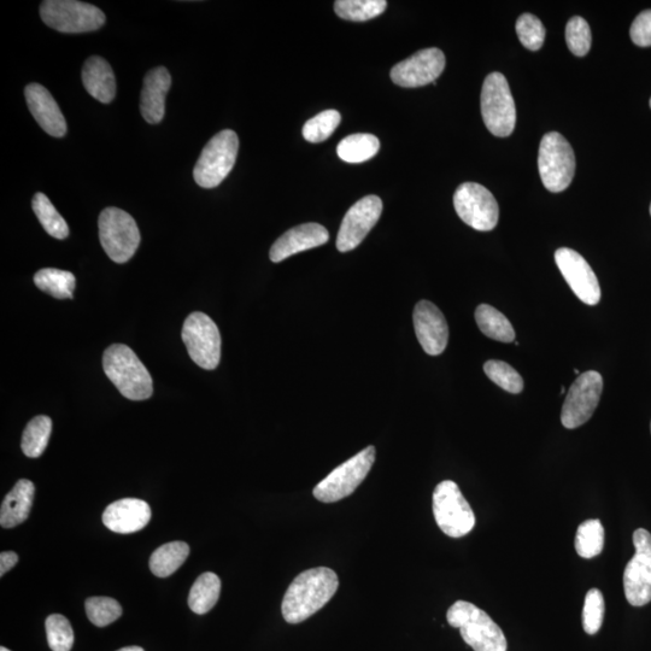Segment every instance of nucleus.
Returning a JSON list of instances; mask_svg holds the SVG:
<instances>
[{
    "mask_svg": "<svg viewBox=\"0 0 651 651\" xmlns=\"http://www.w3.org/2000/svg\"><path fill=\"white\" fill-rule=\"evenodd\" d=\"M633 43L641 48L651 46V10H645L633 21L630 31Z\"/></svg>",
    "mask_w": 651,
    "mask_h": 651,
    "instance_id": "obj_41",
    "label": "nucleus"
},
{
    "mask_svg": "<svg viewBox=\"0 0 651 651\" xmlns=\"http://www.w3.org/2000/svg\"><path fill=\"white\" fill-rule=\"evenodd\" d=\"M538 168L542 183L550 192L568 189L576 174V156L568 140L560 133L545 134L539 146Z\"/></svg>",
    "mask_w": 651,
    "mask_h": 651,
    "instance_id": "obj_5",
    "label": "nucleus"
},
{
    "mask_svg": "<svg viewBox=\"0 0 651 651\" xmlns=\"http://www.w3.org/2000/svg\"><path fill=\"white\" fill-rule=\"evenodd\" d=\"M604 611H606V604H604L602 592L591 589L585 596L583 609V627L588 635L594 636L601 630Z\"/></svg>",
    "mask_w": 651,
    "mask_h": 651,
    "instance_id": "obj_40",
    "label": "nucleus"
},
{
    "mask_svg": "<svg viewBox=\"0 0 651 651\" xmlns=\"http://www.w3.org/2000/svg\"><path fill=\"white\" fill-rule=\"evenodd\" d=\"M52 431V421L49 416L39 415L28 422L22 436V451L31 459L43 455L48 447Z\"/></svg>",
    "mask_w": 651,
    "mask_h": 651,
    "instance_id": "obj_29",
    "label": "nucleus"
},
{
    "mask_svg": "<svg viewBox=\"0 0 651 651\" xmlns=\"http://www.w3.org/2000/svg\"><path fill=\"white\" fill-rule=\"evenodd\" d=\"M480 105L485 126L494 136L506 138L514 132L516 108L503 74L491 73L486 76Z\"/></svg>",
    "mask_w": 651,
    "mask_h": 651,
    "instance_id": "obj_9",
    "label": "nucleus"
},
{
    "mask_svg": "<svg viewBox=\"0 0 651 651\" xmlns=\"http://www.w3.org/2000/svg\"><path fill=\"white\" fill-rule=\"evenodd\" d=\"M413 320L416 337L425 353L443 354L448 345L449 327L441 310L431 302L421 301L415 306Z\"/></svg>",
    "mask_w": 651,
    "mask_h": 651,
    "instance_id": "obj_18",
    "label": "nucleus"
},
{
    "mask_svg": "<svg viewBox=\"0 0 651 651\" xmlns=\"http://www.w3.org/2000/svg\"><path fill=\"white\" fill-rule=\"evenodd\" d=\"M566 40L573 55L584 57L591 49V29L583 17L574 16L567 23Z\"/></svg>",
    "mask_w": 651,
    "mask_h": 651,
    "instance_id": "obj_38",
    "label": "nucleus"
},
{
    "mask_svg": "<svg viewBox=\"0 0 651 651\" xmlns=\"http://www.w3.org/2000/svg\"><path fill=\"white\" fill-rule=\"evenodd\" d=\"M545 33L547 32H545L542 21L535 15H521L516 22V34H518L521 44L531 51L542 49Z\"/></svg>",
    "mask_w": 651,
    "mask_h": 651,
    "instance_id": "obj_39",
    "label": "nucleus"
},
{
    "mask_svg": "<svg viewBox=\"0 0 651 651\" xmlns=\"http://www.w3.org/2000/svg\"><path fill=\"white\" fill-rule=\"evenodd\" d=\"M35 488L31 480L21 479L14 489L5 496L2 509H0V525L4 529L25 523L31 513L34 501Z\"/></svg>",
    "mask_w": 651,
    "mask_h": 651,
    "instance_id": "obj_24",
    "label": "nucleus"
},
{
    "mask_svg": "<svg viewBox=\"0 0 651 651\" xmlns=\"http://www.w3.org/2000/svg\"><path fill=\"white\" fill-rule=\"evenodd\" d=\"M636 554L624 572L626 600L633 607H643L651 601V535L644 529L633 533Z\"/></svg>",
    "mask_w": 651,
    "mask_h": 651,
    "instance_id": "obj_14",
    "label": "nucleus"
},
{
    "mask_svg": "<svg viewBox=\"0 0 651 651\" xmlns=\"http://www.w3.org/2000/svg\"><path fill=\"white\" fill-rule=\"evenodd\" d=\"M650 108H651V99H650Z\"/></svg>",
    "mask_w": 651,
    "mask_h": 651,
    "instance_id": "obj_47",
    "label": "nucleus"
},
{
    "mask_svg": "<svg viewBox=\"0 0 651 651\" xmlns=\"http://www.w3.org/2000/svg\"><path fill=\"white\" fill-rule=\"evenodd\" d=\"M447 619L474 651H507V639L501 627L474 604L457 601L449 608Z\"/></svg>",
    "mask_w": 651,
    "mask_h": 651,
    "instance_id": "obj_3",
    "label": "nucleus"
},
{
    "mask_svg": "<svg viewBox=\"0 0 651 651\" xmlns=\"http://www.w3.org/2000/svg\"><path fill=\"white\" fill-rule=\"evenodd\" d=\"M221 580L214 573H203L192 585L189 595V607L198 615L207 614L219 601Z\"/></svg>",
    "mask_w": 651,
    "mask_h": 651,
    "instance_id": "obj_27",
    "label": "nucleus"
},
{
    "mask_svg": "<svg viewBox=\"0 0 651 651\" xmlns=\"http://www.w3.org/2000/svg\"><path fill=\"white\" fill-rule=\"evenodd\" d=\"M46 637L52 651H70L74 644V631L69 620L61 614L46 619Z\"/></svg>",
    "mask_w": 651,
    "mask_h": 651,
    "instance_id": "obj_36",
    "label": "nucleus"
},
{
    "mask_svg": "<svg viewBox=\"0 0 651 651\" xmlns=\"http://www.w3.org/2000/svg\"><path fill=\"white\" fill-rule=\"evenodd\" d=\"M190 555L189 544L172 542L156 549L150 557V570L156 577L167 578L184 565Z\"/></svg>",
    "mask_w": 651,
    "mask_h": 651,
    "instance_id": "obj_25",
    "label": "nucleus"
},
{
    "mask_svg": "<svg viewBox=\"0 0 651 651\" xmlns=\"http://www.w3.org/2000/svg\"><path fill=\"white\" fill-rule=\"evenodd\" d=\"M574 373H576L577 375H579L580 372L578 371V369H574Z\"/></svg>",
    "mask_w": 651,
    "mask_h": 651,
    "instance_id": "obj_46",
    "label": "nucleus"
},
{
    "mask_svg": "<svg viewBox=\"0 0 651 651\" xmlns=\"http://www.w3.org/2000/svg\"><path fill=\"white\" fill-rule=\"evenodd\" d=\"M383 213V201L378 196H367L356 202L345 214L337 237V249L348 252L359 246L377 225Z\"/></svg>",
    "mask_w": 651,
    "mask_h": 651,
    "instance_id": "obj_15",
    "label": "nucleus"
},
{
    "mask_svg": "<svg viewBox=\"0 0 651 651\" xmlns=\"http://www.w3.org/2000/svg\"><path fill=\"white\" fill-rule=\"evenodd\" d=\"M117 651H144V649L140 647H126Z\"/></svg>",
    "mask_w": 651,
    "mask_h": 651,
    "instance_id": "obj_43",
    "label": "nucleus"
},
{
    "mask_svg": "<svg viewBox=\"0 0 651 651\" xmlns=\"http://www.w3.org/2000/svg\"><path fill=\"white\" fill-rule=\"evenodd\" d=\"M17 562H19V555L14 551H3L2 555H0V576L3 577Z\"/></svg>",
    "mask_w": 651,
    "mask_h": 651,
    "instance_id": "obj_42",
    "label": "nucleus"
},
{
    "mask_svg": "<svg viewBox=\"0 0 651 651\" xmlns=\"http://www.w3.org/2000/svg\"><path fill=\"white\" fill-rule=\"evenodd\" d=\"M433 514L445 535L461 538L474 529L475 515L462 492L451 480H444L433 492Z\"/></svg>",
    "mask_w": 651,
    "mask_h": 651,
    "instance_id": "obj_8",
    "label": "nucleus"
},
{
    "mask_svg": "<svg viewBox=\"0 0 651 651\" xmlns=\"http://www.w3.org/2000/svg\"><path fill=\"white\" fill-rule=\"evenodd\" d=\"M650 428H651V426H650Z\"/></svg>",
    "mask_w": 651,
    "mask_h": 651,
    "instance_id": "obj_49",
    "label": "nucleus"
},
{
    "mask_svg": "<svg viewBox=\"0 0 651 651\" xmlns=\"http://www.w3.org/2000/svg\"><path fill=\"white\" fill-rule=\"evenodd\" d=\"M387 8L385 0H337L334 11L340 19L365 22L384 13Z\"/></svg>",
    "mask_w": 651,
    "mask_h": 651,
    "instance_id": "obj_32",
    "label": "nucleus"
},
{
    "mask_svg": "<svg viewBox=\"0 0 651 651\" xmlns=\"http://www.w3.org/2000/svg\"><path fill=\"white\" fill-rule=\"evenodd\" d=\"M330 239V233L319 224H304L291 228L281 236L269 251V258L274 263L286 260L299 252L318 248Z\"/></svg>",
    "mask_w": 651,
    "mask_h": 651,
    "instance_id": "obj_19",
    "label": "nucleus"
},
{
    "mask_svg": "<svg viewBox=\"0 0 651 651\" xmlns=\"http://www.w3.org/2000/svg\"><path fill=\"white\" fill-rule=\"evenodd\" d=\"M151 508L138 498H123L104 510L103 523L110 531L128 535L143 530L150 523Z\"/></svg>",
    "mask_w": 651,
    "mask_h": 651,
    "instance_id": "obj_21",
    "label": "nucleus"
},
{
    "mask_svg": "<svg viewBox=\"0 0 651 651\" xmlns=\"http://www.w3.org/2000/svg\"><path fill=\"white\" fill-rule=\"evenodd\" d=\"M103 368L122 396L131 401L149 400L154 392L148 368L125 344H114L105 350Z\"/></svg>",
    "mask_w": 651,
    "mask_h": 651,
    "instance_id": "obj_2",
    "label": "nucleus"
},
{
    "mask_svg": "<svg viewBox=\"0 0 651 651\" xmlns=\"http://www.w3.org/2000/svg\"><path fill=\"white\" fill-rule=\"evenodd\" d=\"M34 284L54 298H73L75 277L73 273L61 269L45 268L34 275Z\"/></svg>",
    "mask_w": 651,
    "mask_h": 651,
    "instance_id": "obj_30",
    "label": "nucleus"
},
{
    "mask_svg": "<svg viewBox=\"0 0 651 651\" xmlns=\"http://www.w3.org/2000/svg\"><path fill=\"white\" fill-rule=\"evenodd\" d=\"M380 149L379 139L373 134L357 133L346 137L338 144L340 160L348 163H362L371 160Z\"/></svg>",
    "mask_w": 651,
    "mask_h": 651,
    "instance_id": "obj_28",
    "label": "nucleus"
},
{
    "mask_svg": "<svg viewBox=\"0 0 651 651\" xmlns=\"http://www.w3.org/2000/svg\"><path fill=\"white\" fill-rule=\"evenodd\" d=\"M338 586L337 573L331 568H312L299 574L284 596L281 606L284 619L289 624L303 623L330 602Z\"/></svg>",
    "mask_w": 651,
    "mask_h": 651,
    "instance_id": "obj_1",
    "label": "nucleus"
},
{
    "mask_svg": "<svg viewBox=\"0 0 651 651\" xmlns=\"http://www.w3.org/2000/svg\"><path fill=\"white\" fill-rule=\"evenodd\" d=\"M170 86H172V76L167 68L157 67L145 75L140 111L150 125H157L163 120Z\"/></svg>",
    "mask_w": 651,
    "mask_h": 651,
    "instance_id": "obj_22",
    "label": "nucleus"
},
{
    "mask_svg": "<svg viewBox=\"0 0 651 651\" xmlns=\"http://www.w3.org/2000/svg\"><path fill=\"white\" fill-rule=\"evenodd\" d=\"M32 207L41 226L51 237L66 239L69 236V227L66 220L58 213L48 196L41 192L35 193Z\"/></svg>",
    "mask_w": 651,
    "mask_h": 651,
    "instance_id": "obj_31",
    "label": "nucleus"
},
{
    "mask_svg": "<svg viewBox=\"0 0 651 651\" xmlns=\"http://www.w3.org/2000/svg\"><path fill=\"white\" fill-rule=\"evenodd\" d=\"M82 84L97 101L109 104L116 96V79L110 64L99 56H92L84 64Z\"/></svg>",
    "mask_w": 651,
    "mask_h": 651,
    "instance_id": "obj_23",
    "label": "nucleus"
},
{
    "mask_svg": "<svg viewBox=\"0 0 651 651\" xmlns=\"http://www.w3.org/2000/svg\"><path fill=\"white\" fill-rule=\"evenodd\" d=\"M340 121H342V116L337 110L322 111L306 122L303 127V137L309 143L325 142L336 131Z\"/></svg>",
    "mask_w": 651,
    "mask_h": 651,
    "instance_id": "obj_34",
    "label": "nucleus"
},
{
    "mask_svg": "<svg viewBox=\"0 0 651 651\" xmlns=\"http://www.w3.org/2000/svg\"><path fill=\"white\" fill-rule=\"evenodd\" d=\"M484 372L501 389L518 395L524 390V380L515 369L503 361L491 360L485 363Z\"/></svg>",
    "mask_w": 651,
    "mask_h": 651,
    "instance_id": "obj_35",
    "label": "nucleus"
},
{
    "mask_svg": "<svg viewBox=\"0 0 651 651\" xmlns=\"http://www.w3.org/2000/svg\"><path fill=\"white\" fill-rule=\"evenodd\" d=\"M445 68V56L436 48L416 52L406 61L397 63L391 69V79L396 85L406 89L426 86L436 82Z\"/></svg>",
    "mask_w": 651,
    "mask_h": 651,
    "instance_id": "obj_17",
    "label": "nucleus"
},
{
    "mask_svg": "<svg viewBox=\"0 0 651 651\" xmlns=\"http://www.w3.org/2000/svg\"><path fill=\"white\" fill-rule=\"evenodd\" d=\"M475 321L486 337L502 343L514 342L515 331L512 324L506 316L489 304H480L475 310Z\"/></svg>",
    "mask_w": 651,
    "mask_h": 651,
    "instance_id": "obj_26",
    "label": "nucleus"
},
{
    "mask_svg": "<svg viewBox=\"0 0 651 651\" xmlns=\"http://www.w3.org/2000/svg\"><path fill=\"white\" fill-rule=\"evenodd\" d=\"M0 651H11V650H9V649H7L5 647H2V648H0Z\"/></svg>",
    "mask_w": 651,
    "mask_h": 651,
    "instance_id": "obj_45",
    "label": "nucleus"
},
{
    "mask_svg": "<svg viewBox=\"0 0 651 651\" xmlns=\"http://www.w3.org/2000/svg\"><path fill=\"white\" fill-rule=\"evenodd\" d=\"M239 149L237 133L225 129L205 145L199 156L193 178L203 189H214L224 181L236 164Z\"/></svg>",
    "mask_w": 651,
    "mask_h": 651,
    "instance_id": "obj_4",
    "label": "nucleus"
},
{
    "mask_svg": "<svg viewBox=\"0 0 651 651\" xmlns=\"http://www.w3.org/2000/svg\"><path fill=\"white\" fill-rule=\"evenodd\" d=\"M650 214H651V205H650Z\"/></svg>",
    "mask_w": 651,
    "mask_h": 651,
    "instance_id": "obj_48",
    "label": "nucleus"
},
{
    "mask_svg": "<svg viewBox=\"0 0 651 651\" xmlns=\"http://www.w3.org/2000/svg\"><path fill=\"white\" fill-rule=\"evenodd\" d=\"M85 607L87 617L97 627L113 624L122 615L120 603L110 597H90Z\"/></svg>",
    "mask_w": 651,
    "mask_h": 651,
    "instance_id": "obj_37",
    "label": "nucleus"
},
{
    "mask_svg": "<svg viewBox=\"0 0 651 651\" xmlns=\"http://www.w3.org/2000/svg\"><path fill=\"white\" fill-rule=\"evenodd\" d=\"M99 240L107 255L116 263H126L136 254L140 232L136 220L119 208L102 211L98 221Z\"/></svg>",
    "mask_w": 651,
    "mask_h": 651,
    "instance_id": "obj_6",
    "label": "nucleus"
},
{
    "mask_svg": "<svg viewBox=\"0 0 651 651\" xmlns=\"http://www.w3.org/2000/svg\"><path fill=\"white\" fill-rule=\"evenodd\" d=\"M565 392H566L565 386H562V389H561L560 394H561V395H565Z\"/></svg>",
    "mask_w": 651,
    "mask_h": 651,
    "instance_id": "obj_44",
    "label": "nucleus"
},
{
    "mask_svg": "<svg viewBox=\"0 0 651 651\" xmlns=\"http://www.w3.org/2000/svg\"><path fill=\"white\" fill-rule=\"evenodd\" d=\"M603 391L600 373L589 371L580 374L568 390L561 412L562 425L573 430L585 424L594 415Z\"/></svg>",
    "mask_w": 651,
    "mask_h": 651,
    "instance_id": "obj_13",
    "label": "nucleus"
},
{
    "mask_svg": "<svg viewBox=\"0 0 651 651\" xmlns=\"http://www.w3.org/2000/svg\"><path fill=\"white\" fill-rule=\"evenodd\" d=\"M375 448L368 447L350 460L340 465L315 486L313 494L316 500L334 503L353 495L363 483L374 465Z\"/></svg>",
    "mask_w": 651,
    "mask_h": 651,
    "instance_id": "obj_10",
    "label": "nucleus"
},
{
    "mask_svg": "<svg viewBox=\"0 0 651 651\" xmlns=\"http://www.w3.org/2000/svg\"><path fill=\"white\" fill-rule=\"evenodd\" d=\"M187 351L197 366L213 371L221 359V336L215 322L203 313H192L181 333Z\"/></svg>",
    "mask_w": 651,
    "mask_h": 651,
    "instance_id": "obj_11",
    "label": "nucleus"
},
{
    "mask_svg": "<svg viewBox=\"0 0 651 651\" xmlns=\"http://www.w3.org/2000/svg\"><path fill=\"white\" fill-rule=\"evenodd\" d=\"M29 111L39 126L50 136L62 138L67 134V122L51 93L39 84H29L25 90Z\"/></svg>",
    "mask_w": 651,
    "mask_h": 651,
    "instance_id": "obj_20",
    "label": "nucleus"
},
{
    "mask_svg": "<svg viewBox=\"0 0 651 651\" xmlns=\"http://www.w3.org/2000/svg\"><path fill=\"white\" fill-rule=\"evenodd\" d=\"M604 547V529L600 520H586L578 527L576 550L583 559H592L602 553Z\"/></svg>",
    "mask_w": 651,
    "mask_h": 651,
    "instance_id": "obj_33",
    "label": "nucleus"
},
{
    "mask_svg": "<svg viewBox=\"0 0 651 651\" xmlns=\"http://www.w3.org/2000/svg\"><path fill=\"white\" fill-rule=\"evenodd\" d=\"M454 205L460 219L477 231L494 230L500 219L496 198L479 184H462L455 192Z\"/></svg>",
    "mask_w": 651,
    "mask_h": 651,
    "instance_id": "obj_12",
    "label": "nucleus"
},
{
    "mask_svg": "<svg viewBox=\"0 0 651 651\" xmlns=\"http://www.w3.org/2000/svg\"><path fill=\"white\" fill-rule=\"evenodd\" d=\"M555 261L563 278L580 301L588 306L600 303V283L582 255L572 249L561 248L555 252Z\"/></svg>",
    "mask_w": 651,
    "mask_h": 651,
    "instance_id": "obj_16",
    "label": "nucleus"
},
{
    "mask_svg": "<svg viewBox=\"0 0 651 651\" xmlns=\"http://www.w3.org/2000/svg\"><path fill=\"white\" fill-rule=\"evenodd\" d=\"M40 17L46 26L68 34L97 31L105 23L101 9L78 0H46L40 5Z\"/></svg>",
    "mask_w": 651,
    "mask_h": 651,
    "instance_id": "obj_7",
    "label": "nucleus"
}]
</instances>
